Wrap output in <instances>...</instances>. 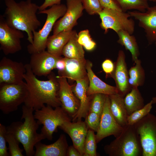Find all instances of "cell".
<instances>
[{"instance_id": "cell-1", "label": "cell", "mask_w": 156, "mask_h": 156, "mask_svg": "<svg viewBox=\"0 0 156 156\" xmlns=\"http://www.w3.org/2000/svg\"><path fill=\"white\" fill-rule=\"evenodd\" d=\"M25 66L26 72L24 78L27 95L24 105L35 110L40 109L45 104L54 108L61 106L57 97L59 84L56 76L51 72L48 75V80H40L33 73L29 64Z\"/></svg>"}, {"instance_id": "cell-2", "label": "cell", "mask_w": 156, "mask_h": 156, "mask_svg": "<svg viewBox=\"0 0 156 156\" xmlns=\"http://www.w3.org/2000/svg\"><path fill=\"white\" fill-rule=\"evenodd\" d=\"M6 8L3 15L5 20L10 27L25 32L27 40L32 44L34 31L41 25L36 15L39 6L31 0L16 2L14 0H5Z\"/></svg>"}, {"instance_id": "cell-3", "label": "cell", "mask_w": 156, "mask_h": 156, "mask_svg": "<svg viewBox=\"0 0 156 156\" xmlns=\"http://www.w3.org/2000/svg\"><path fill=\"white\" fill-rule=\"evenodd\" d=\"M22 109L21 119L24 121L12 122L6 127L7 132L13 134L22 144L26 156H34L35 145L45 138L40 133L37 132L39 125L34 117V109L24 105Z\"/></svg>"}, {"instance_id": "cell-4", "label": "cell", "mask_w": 156, "mask_h": 156, "mask_svg": "<svg viewBox=\"0 0 156 156\" xmlns=\"http://www.w3.org/2000/svg\"><path fill=\"white\" fill-rule=\"evenodd\" d=\"M120 134L105 145V153L109 156H142V149L134 125L128 124L123 127Z\"/></svg>"}, {"instance_id": "cell-5", "label": "cell", "mask_w": 156, "mask_h": 156, "mask_svg": "<svg viewBox=\"0 0 156 156\" xmlns=\"http://www.w3.org/2000/svg\"><path fill=\"white\" fill-rule=\"evenodd\" d=\"M67 9L66 5L61 3L39 11V14H46L47 18L42 28L38 31H34L33 43L29 44L27 47L29 53L31 54L45 50L49 34L56 22L64 15Z\"/></svg>"}, {"instance_id": "cell-6", "label": "cell", "mask_w": 156, "mask_h": 156, "mask_svg": "<svg viewBox=\"0 0 156 156\" xmlns=\"http://www.w3.org/2000/svg\"><path fill=\"white\" fill-rule=\"evenodd\" d=\"M60 106L54 109L50 105H45L40 109L35 110V118L39 125H43L40 133L48 140H52L53 134L57 132L58 127L71 120L70 117Z\"/></svg>"}, {"instance_id": "cell-7", "label": "cell", "mask_w": 156, "mask_h": 156, "mask_svg": "<svg viewBox=\"0 0 156 156\" xmlns=\"http://www.w3.org/2000/svg\"><path fill=\"white\" fill-rule=\"evenodd\" d=\"M27 95L25 82L0 84V109L4 114L16 111L24 103Z\"/></svg>"}, {"instance_id": "cell-8", "label": "cell", "mask_w": 156, "mask_h": 156, "mask_svg": "<svg viewBox=\"0 0 156 156\" xmlns=\"http://www.w3.org/2000/svg\"><path fill=\"white\" fill-rule=\"evenodd\" d=\"M101 19V27L106 33L109 29L117 33L123 30L132 35L135 30L134 21L128 12L116 10L103 8L98 14Z\"/></svg>"}, {"instance_id": "cell-9", "label": "cell", "mask_w": 156, "mask_h": 156, "mask_svg": "<svg viewBox=\"0 0 156 156\" xmlns=\"http://www.w3.org/2000/svg\"><path fill=\"white\" fill-rule=\"evenodd\" d=\"M140 140L142 156H156V116L149 113L134 125Z\"/></svg>"}, {"instance_id": "cell-10", "label": "cell", "mask_w": 156, "mask_h": 156, "mask_svg": "<svg viewBox=\"0 0 156 156\" xmlns=\"http://www.w3.org/2000/svg\"><path fill=\"white\" fill-rule=\"evenodd\" d=\"M24 37L22 31L9 26L3 16L0 15V48L5 55L13 54L21 51V40Z\"/></svg>"}, {"instance_id": "cell-11", "label": "cell", "mask_w": 156, "mask_h": 156, "mask_svg": "<svg viewBox=\"0 0 156 156\" xmlns=\"http://www.w3.org/2000/svg\"><path fill=\"white\" fill-rule=\"evenodd\" d=\"M123 127L117 122L111 112L110 100L109 95H107L104 108L101 116L99 129L95 135L97 143L104 138L113 135L118 137L122 133Z\"/></svg>"}, {"instance_id": "cell-12", "label": "cell", "mask_w": 156, "mask_h": 156, "mask_svg": "<svg viewBox=\"0 0 156 156\" xmlns=\"http://www.w3.org/2000/svg\"><path fill=\"white\" fill-rule=\"evenodd\" d=\"M67 10L64 14L55 23L53 34L64 31L72 30L77 21L83 14L84 9L81 0H66Z\"/></svg>"}, {"instance_id": "cell-13", "label": "cell", "mask_w": 156, "mask_h": 156, "mask_svg": "<svg viewBox=\"0 0 156 156\" xmlns=\"http://www.w3.org/2000/svg\"><path fill=\"white\" fill-rule=\"evenodd\" d=\"M25 65L4 57L0 62V84H17L24 82Z\"/></svg>"}, {"instance_id": "cell-14", "label": "cell", "mask_w": 156, "mask_h": 156, "mask_svg": "<svg viewBox=\"0 0 156 156\" xmlns=\"http://www.w3.org/2000/svg\"><path fill=\"white\" fill-rule=\"evenodd\" d=\"M56 77L59 84L57 97L61 106L70 117L73 118L79 109V101L73 93L67 78L59 75Z\"/></svg>"}, {"instance_id": "cell-15", "label": "cell", "mask_w": 156, "mask_h": 156, "mask_svg": "<svg viewBox=\"0 0 156 156\" xmlns=\"http://www.w3.org/2000/svg\"><path fill=\"white\" fill-rule=\"evenodd\" d=\"M131 17L138 21L139 26L143 28L150 44L156 42V5L149 7L144 12L136 10L128 11Z\"/></svg>"}, {"instance_id": "cell-16", "label": "cell", "mask_w": 156, "mask_h": 156, "mask_svg": "<svg viewBox=\"0 0 156 156\" xmlns=\"http://www.w3.org/2000/svg\"><path fill=\"white\" fill-rule=\"evenodd\" d=\"M31 55L29 64L33 73L38 76L49 75L55 68L56 62L61 57L54 55L45 50Z\"/></svg>"}, {"instance_id": "cell-17", "label": "cell", "mask_w": 156, "mask_h": 156, "mask_svg": "<svg viewBox=\"0 0 156 156\" xmlns=\"http://www.w3.org/2000/svg\"><path fill=\"white\" fill-rule=\"evenodd\" d=\"M112 77L115 81L118 93L124 97L131 88L129 82V73L125 62V56L122 50H119L118 52Z\"/></svg>"}, {"instance_id": "cell-18", "label": "cell", "mask_w": 156, "mask_h": 156, "mask_svg": "<svg viewBox=\"0 0 156 156\" xmlns=\"http://www.w3.org/2000/svg\"><path fill=\"white\" fill-rule=\"evenodd\" d=\"M65 122L59 128L67 134L71 138L73 145L77 149L81 156H83L84 145L88 130L85 122L81 120L71 122Z\"/></svg>"}, {"instance_id": "cell-19", "label": "cell", "mask_w": 156, "mask_h": 156, "mask_svg": "<svg viewBox=\"0 0 156 156\" xmlns=\"http://www.w3.org/2000/svg\"><path fill=\"white\" fill-rule=\"evenodd\" d=\"M76 84L72 87L74 94L79 100L80 106L75 116L72 120L75 122L81 120L85 118L89 110L90 101V96L88 95L87 91L89 86V80L87 76L86 77L76 81Z\"/></svg>"}, {"instance_id": "cell-20", "label": "cell", "mask_w": 156, "mask_h": 156, "mask_svg": "<svg viewBox=\"0 0 156 156\" xmlns=\"http://www.w3.org/2000/svg\"><path fill=\"white\" fill-rule=\"evenodd\" d=\"M92 67V63L86 61V67L89 80L88 95L90 96L96 94L109 95L118 93L116 87L108 85L100 79L93 72Z\"/></svg>"}, {"instance_id": "cell-21", "label": "cell", "mask_w": 156, "mask_h": 156, "mask_svg": "<svg viewBox=\"0 0 156 156\" xmlns=\"http://www.w3.org/2000/svg\"><path fill=\"white\" fill-rule=\"evenodd\" d=\"M68 147L65 135L61 134L58 139L54 143L46 145L41 141L35 146L36 148L34 156H67Z\"/></svg>"}, {"instance_id": "cell-22", "label": "cell", "mask_w": 156, "mask_h": 156, "mask_svg": "<svg viewBox=\"0 0 156 156\" xmlns=\"http://www.w3.org/2000/svg\"><path fill=\"white\" fill-rule=\"evenodd\" d=\"M66 66L63 73L58 75L75 81L83 79L87 75L86 61L85 59H78L64 57Z\"/></svg>"}, {"instance_id": "cell-23", "label": "cell", "mask_w": 156, "mask_h": 156, "mask_svg": "<svg viewBox=\"0 0 156 156\" xmlns=\"http://www.w3.org/2000/svg\"><path fill=\"white\" fill-rule=\"evenodd\" d=\"M75 30L64 31L48 37L47 44V51L58 57L61 56L63 49Z\"/></svg>"}, {"instance_id": "cell-24", "label": "cell", "mask_w": 156, "mask_h": 156, "mask_svg": "<svg viewBox=\"0 0 156 156\" xmlns=\"http://www.w3.org/2000/svg\"><path fill=\"white\" fill-rule=\"evenodd\" d=\"M110 109L118 123L123 127L128 124V116L124 102V97L118 93L109 95Z\"/></svg>"}, {"instance_id": "cell-25", "label": "cell", "mask_w": 156, "mask_h": 156, "mask_svg": "<svg viewBox=\"0 0 156 156\" xmlns=\"http://www.w3.org/2000/svg\"><path fill=\"white\" fill-rule=\"evenodd\" d=\"M78 34L75 30L64 47L62 55L64 57L78 59H84V51L82 46L78 41Z\"/></svg>"}, {"instance_id": "cell-26", "label": "cell", "mask_w": 156, "mask_h": 156, "mask_svg": "<svg viewBox=\"0 0 156 156\" xmlns=\"http://www.w3.org/2000/svg\"><path fill=\"white\" fill-rule=\"evenodd\" d=\"M124 99L128 116L144 106V99L138 88H132Z\"/></svg>"}, {"instance_id": "cell-27", "label": "cell", "mask_w": 156, "mask_h": 156, "mask_svg": "<svg viewBox=\"0 0 156 156\" xmlns=\"http://www.w3.org/2000/svg\"><path fill=\"white\" fill-rule=\"evenodd\" d=\"M117 34L119 38L118 43L124 46L126 50L130 52L132 60L134 62L138 59L139 55V47L135 38L123 30L119 31Z\"/></svg>"}, {"instance_id": "cell-28", "label": "cell", "mask_w": 156, "mask_h": 156, "mask_svg": "<svg viewBox=\"0 0 156 156\" xmlns=\"http://www.w3.org/2000/svg\"><path fill=\"white\" fill-rule=\"evenodd\" d=\"M134 62L135 65L131 67L128 71L129 82L131 88H138L142 85L145 78L144 70L140 60L138 59Z\"/></svg>"}, {"instance_id": "cell-29", "label": "cell", "mask_w": 156, "mask_h": 156, "mask_svg": "<svg viewBox=\"0 0 156 156\" xmlns=\"http://www.w3.org/2000/svg\"><path fill=\"white\" fill-rule=\"evenodd\" d=\"M122 11L134 10L144 12L149 7L148 0H115Z\"/></svg>"}, {"instance_id": "cell-30", "label": "cell", "mask_w": 156, "mask_h": 156, "mask_svg": "<svg viewBox=\"0 0 156 156\" xmlns=\"http://www.w3.org/2000/svg\"><path fill=\"white\" fill-rule=\"evenodd\" d=\"M97 143L94 131L88 130L84 145L83 156H96Z\"/></svg>"}, {"instance_id": "cell-31", "label": "cell", "mask_w": 156, "mask_h": 156, "mask_svg": "<svg viewBox=\"0 0 156 156\" xmlns=\"http://www.w3.org/2000/svg\"><path fill=\"white\" fill-rule=\"evenodd\" d=\"M153 104L152 101L151 100L142 108L128 116L127 118L128 124L133 125L145 116L150 113Z\"/></svg>"}, {"instance_id": "cell-32", "label": "cell", "mask_w": 156, "mask_h": 156, "mask_svg": "<svg viewBox=\"0 0 156 156\" xmlns=\"http://www.w3.org/2000/svg\"><path fill=\"white\" fill-rule=\"evenodd\" d=\"M107 95L96 94L93 95L90 101L89 112H95L101 116Z\"/></svg>"}, {"instance_id": "cell-33", "label": "cell", "mask_w": 156, "mask_h": 156, "mask_svg": "<svg viewBox=\"0 0 156 156\" xmlns=\"http://www.w3.org/2000/svg\"><path fill=\"white\" fill-rule=\"evenodd\" d=\"M7 142L8 144L9 155L10 156H23V149L19 146V141L12 134L7 132L6 135Z\"/></svg>"}, {"instance_id": "cell-34", "label": "cell", "mask_w": 156, "mask_h": 156, "mask_svg": "<svg viewBox=\"0 0 156 156\" xmlns=\"http://www.w3.org/2000/svg\"><path fill=\"white\" fill-rule=\"evenodd\" d=\"M78 41L87 51H91L95 48L96 44L91 37L88 29L80 31L78 34Z\"/></svg>"}, {"instance_id": "cell-35", "label": "cell", "mask_w": 156, "mask_h": 156, "mask_svg": "<svg viewBox=\"0 0 156 156\" xmlns=\"http://www.w3.org/2000/svg\"><path fill=\"white\" fill-rule=\"evenodd\" d=\"M84 8L90 15L98 14L103 8L99 0H81Z\"/></svg>"}, {"instance_id": "cell-36", "label": "cell", "mask_w": 156, "mask_h": 156, "mask_svg": "<svg viewBox=\"0 0 156 156\" xmlns=\"http://www.w3.org/2000/svg\"><path fill=\"white\" fill-rule=\"evenodd\" d=\"M85 118V122L88 128L97 132L99 127L101 116L95 112L89 111Z\"/></svg>"}, {"instance_id": "cell-37", "label": "cell", "mask_w": 156, "mask_h": 156, "mask_svg": "<svg viewBox=\"0 0 156 156\" xmlns=\"http://www.w3.org/2000/svg\"><path fill=\"white\" fill-rule=\"evenodd\" d=\"M7 133L6 127L4 125L0 123V156H8V150L6 146L7 142L6 135Z\"/></svg>"}, {"instance_id": "cell-38", "label": "cell", "mask_w": 156, "mask_h": 156, "mask_svg": "<svg viewBox=\"0 0 156 156\" xmlns=\"http://www.w3.org/2000/svg\"><path fill=\"white\" fill-rule=\"evenodd\" d=\"M102 67L107 77H112L115 68V64L110 59H107L103 61Z\"/></svg>"}, {"instance_id": "cell-39", "label": "cell", "mask_w": 156, "mask_h": 156, "mask_svg": "<svg viewBox=\"0 0 156 156\" xmlns=\"http://www.w3.org/2000/svg\"><path fill=\"white\" fill-rule=\"evenodd\" d=\"M99 0L103 9H112L122 11L120 7L115 0Z\"/></svg>"}, {"instance_id": "cell-40", "label": "cell", "mask_w": 156, "mask_h": 156, "mask_svg": "<svg viewBox=\"0 0 156 156\" xmlns=\"http://www.w3.org/2000/svg\"><path fill=\"white\" fill-rule=\"evenodd\" d=\"M61 0H44L43 3L39 6V11L46 9L49 7L56 4H61Z\"/></svg>"}, {"instance_id": "cell-41", "label": "cell", "mask_w": 156, "mask_h": 156, "mask_svg": "<svg viewBox=\"0 0 156 156\" xmlns=\"http://www.w3.org/2000/svg\"><path fill=\"white\" fill-rule=\"evenodd\" d=\"M66 66L64 57H61L57 61L55 64V68L58 71V74L62 73L64 70Z\"/></svg>"}, {"instance_id": "cell-42", "label": "cell", "mask_w": 156, "mask_h": 156, "mask_svg": "<svg viewBox=\"0 0 156 156\" xmlns=\"http://www.w3.org/2000/svg\"><path fill=\"white\" fill-rule=\"evenodd\" d=\"M68 156H81L77 149L73 145L68 146L67 153Z\"/></svg>"}, {"instance_id": "cell-43", "label": "cell", "mask_w": 156, "mask_h": 156, "mask_svg": "<svg viewBox=\"0 0 156 156\" xmlns=\"http://www.w3.org/2000/svg\"><path fill=\"white\" fill-rule=\"evenodd\" d=\"M151 100L152 101L153 104L156 103V96L153 97Z\"/></svg>"}, {"instance_id": "cell-44", "label": "cell", "mask_w": 156, "mask_h": 156, "mask_svg": "<svg viewBox=\"0 0 156 156\" xmlns=\"http://www.w3.org/2000/svg\"><path fill=\"white\" fill-rule=\"evenodd\" d=\"M151 1H153L154 2H156V0H148Z\"/></svg>"}, {"instance_id": "cell-45", "label": "cell", "mask_w": 156, "mask_h": 156, "mask_svg": "<svg viewBox=\"0 0 156 156\" xmlns=\"http://www.w3.org/2000/svg\"><path fill=\"white\" fill-rule=\"evenodd\" d=\"M155 45L156 46V42L155 43Z\"/></svg>"}]
</instances>
